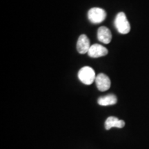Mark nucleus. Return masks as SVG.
<instances>
[{
  "label": "nucleus",
  "mask_w": 149,
  "mask_h": 149,
  "mask_svg": "<svg viewBox=\"0 0 149 149\" xmlns=\"http://www.w3.org/2000/svg\"><path fill=\"white\" fill-rule=\"evenodd\" d=\"M115 26L121 34H127L130 31V25L124 13H119L115 19Z\"/></svg>",
  "instance_id": "f257e3e1"
},
{
  "label": "nucleus",
  "mask_w": 149,
  "mask_h": 149,
  "mask_svg": "<svg viewBox=\"0 0 149 149\" xmlns=\"http://www.w3.org/2000/svg\"><path fill=\"white\" fill-rule=\"evenodd\" d=\"M88 17L91 23L100 24L107 17V13L102 8H93L88 10Z\"/></svg>",
  "instance_id": "7ed1b4c3"
},
{
  "label": "nucleus",
  "mask_w": 149,
  "mask_h": 149,
  "mask_svg": "<svg viewBox=\"0 0 149 149\" xmlns=\"http://www.w3.org/2000/svg\"><path fill=\"white\" fill-rule=\"evenodd\" d=\"M125 126V122L122 120H119L115 117H109L105 122V128L107 130H110L111 128H122Z\"/></svg>",
  "instance_id": "6e6552de"
},
{
  "label": "nucleus",
  "mask_w": 149,
  "mask_h": 149,
  "mask_svg": "<svg viewBox=\"0 0 149 149\" xmlns=\"http://www.w3.org/2000/svg\"><path fill=\"white\" fill-rule=\"evenodd\" d=\"M91 48L90 40L86 35H81L79 37L77 43V50L80 54L88 53Z\"/></svg>",
  "instance_id": "423d86ee"
},
{
  "label": "nucleus",
  "mask_w": 149,
  "mask_h": 149,
  "mask_svg": "<svg viewBox=\"0 0 149 149\" xmlns=\"http://www.w3.org/2000/svg\"><path fill=\"white\" fill-rule=\"evenodd\" d=\"M108 53H109V51L107 48L100 44H95L91 46L90 49L88 52V55L92 58H98V57L107 55Z\"/></svg>",
  "instance_id": "39448f33"
},
{
  "label": "nucleus",
  "mask_w": 149,
  "mask_h": 149,
  "mask_svg": "<svg viewBox=\"0 0 149 149\" xmlns=\"http://www.w3.org/2000/svg\"><path fill=\"white\" fill-rule=\"evenodd\" d=\"M95 83L98 90L104 92L108 91L111 87V80L107 74L100 73L96 76Z\"/></svg>",
  "instance_id": "20e7f679"
},
{
  "label": "nucleus",
  "mask_w": 149,
  "mask_h": 149,
  "mask_svg": "<svg viewBox=\"0 0 149 149\" xmlns=\"http://www.w3.org/2000/svg\"><path fill=\"white\" fill-rule=\"evenodd\" d=\"M97 39L100 42L104 44H109L112 40L111 31L106 26L100 27L97 31Z\"/></svg>",
  "instance_id": "0eeeda50"
},
{
  "label": "nucleus",
  "mask_w": 149,
  "mask_h": 149,
  "mask_svg": "<svg viewBox=\"0 0 149 149\" xmlns=\"http://www.w3.org/2000/svg\"><path fill=\"white\" fill-rule=\"evenodd\" d=\"M117 97L115 95L111 94L109 95L101 97L98 99L97 102L101 106H109V105H114L117 103Z\"/></svg>",
  "instance_id": "1a4fd4ad"
},
{
  "label": "nucleus",
  "mask_w": 149,
  "mask_h": 149,
  "mask_svg": "<svg viewBox=\"0 0 149 149\" xmlns=\"http://www.w3.org/2000/svg\"><path fill=\"white\" fill-rule=\"evenodd\" d=\"M78 77L80 81L86 85H91L95 81V72L92 68L89 66H84L79 70L78 72Z\"/></svg>",
  "instance_id": "f03ea898"
}]
</instances>
